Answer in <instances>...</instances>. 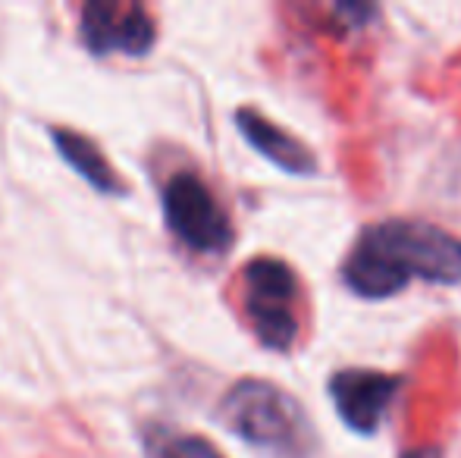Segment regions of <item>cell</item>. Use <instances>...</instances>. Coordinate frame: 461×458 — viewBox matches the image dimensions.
I'll return each instance as SVG.
<instances>
[{
  "label": "cell",
  "mask_w": 461,
  "mask_h": 458,
  "mask_svg": "<svg viewBox=\"0 0 461 458\" xmlns=\"http://www.w3.org/2000/svg\"><path fill=\"white\" fill-rule=\"evenodd\" d=\"M342 276L365 299H389L411 280L461 283V238L430 223H376L358 238Z\"/></svg>",
  "instance_id": "1"
},
{
  "label": "cell",
  "mask_w": 461,
  "mask_h": 458,
  "mask_svg": "<svg viewBox=\"0 0 461 458\" xmlns=\"http://www.w3.org/2000/svg\"><path fill=\"white\" fill-rule=\"evenodd\" d=\"M220 415L230 424L232 434L258 449L289 453L298 446V436H302V415H298L295 402L264 380H239L226 392Z\"/></svg>",
  "instance_id": "2"
},
{
  "label": "cell",
  "mask_w": 461,
  "mask_h": 458,
  "mask_svg": "<svg viewBox=\"0 0 461 458\" xmlns=\"http://www.w3.org/2000/svg\"><path fill=\"white\" fill-rule=\"evenodd\" d=\"M164 220L185 248L198 255H223L232 245V223L213 192L194 173H173L160 192Z\"/></svg>",
  "instance_id": "3"
},
{
  "label": "cell",
  "mask_w": 461,
  "mask_h": 458,
  "mask_svg": "<svg viewBox=\"0 0 461 458\" xmlns=\"http://www.w3.org/2000/svg\"><path fill=\"white\" fill-rule=\"evenodd\" d=\"M245 286V314H249L255 337L274 352H285L295 343V314H292V299H295V276L276 257H255L242 270Z\"/></svg>",
  "instance_id": "4"
},
{
  "label": "cell",
  "mask_w": 461,
  "mask_h": 458,
  "mask_svg": "<svg viewBox=\"0 0 461 458\" xmlns=\"http://www.w3.org/2000/svg\"><path fill=\"white\" fill-rule=\"evenodd\" d=\"M82 44L95 57L129 54L141 57L158 41V25L151 13L141 4H122V0H92L82 6L79 19Z\"/></svg>",
  "instance_id": "5"
},
{
  "label": "cell",
  "mask_w": 461,
  "mask_h": 458,
  "mask_svg": "<svg viewBox=\"0 0 461 458\" xmlns=\"http://www.w3.org/2000/svg\"><path fill=\"white\" fill-rule=\"evenodd\" d=\"M402 390L399 377L380 371H339L330 380V396L339 418L358 434H374Z\"/></svg>",
  "instance_id": "6"
},
{
  "label": "cell",
  "mask_w": 461,
  "mask_h": 458,
  "mask_svg": "<svg viewBox=\"0 0 461 458\" xmlns=\"http://www.w3.org/2000/svg\"><path fill=\"white\" fill-rule=\"evenodd\" d=\"M236 122H239V132L249 139V145L255 151H261L267 160H274L279 170L292 173V176H311L317 170L308 148L298 139H292L289 132H283L279 126H274L267 116L245 107V111L236 113Z\"/></svg>",
  "instance_id": "7"
},
{
  "label": "cell",
  "mask_w": 461,
  "mask_h": 458,
  "mask_svg": "<svg viewBox=\"0 0 461 458\" xmlns=\"http://www.w3.org/2000/svg\"><path fill=\"white\" fill-rule=\"evenodd\" d=\"M50 139H54L60 157L67 160L92 189H97L101 195H122V192H126V185L120 183L116 170L110 166V160L104 157V151L88 135L76 132V129H54Z\"/></svg>",
  "instance_id": "8"
},
{
  "label": "cell",
  "mask_w": 461,
  "mask_h": 458,
  "mask_svg": "<svg viewBox=\"0 0 461 458\" xmlns=\"http://www.w3.org/2000/svg\"><path fill=\"white\" fill-rule=\"evenodd\" d=\"M145 443L151 458H223L201 436L170 434V430H151L145 436Z\"/></svg>",
  "instance_id": "9"
},
{
  "label": "cell",
  "mask_w": 461,
  "mask_h": 458,
  "mask_svg": "<svg viewBox=\"0 0 461 458\" xmlns=\"http://www.w3.org/2000/svg\"><path fill=\"white\" fill-rule=\"evenodd\" d=\"M402 458H443L439 449H414V453H405Z\"/></svg>",
  "instance_id": "10"
}]
</instances>
